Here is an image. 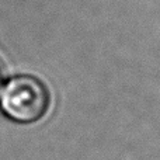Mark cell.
<instances>
[{"label":"cell","mask_w":160,"mask_h":160,"mask_svg":"<svg viewBox=\"0 0 160 160\" xmlns=\"http://www.w3.org/2000/svg\"><path fill=\"white\" fill-rule=\"evenodd\" d=\"M51 97L48 87L35 76L20 75L2 87L0 108L10 119L31 124L47 114Z\"/></svg>","instance_id":"cell-1"},{"label":"cell","mask_w":160,"mask_h":160,"mask_svg":"<svg viewBox=\"0 0 160 160\" xmlns=\"http://www.w3.org/2000/svg\"><path fill=\"white\" fill-rule=\"evenodd\" d=\"M2 84H3V69L2 65H0V90H2Z\"/></svg>","instance_id":"cell-2"}]
</instances>
